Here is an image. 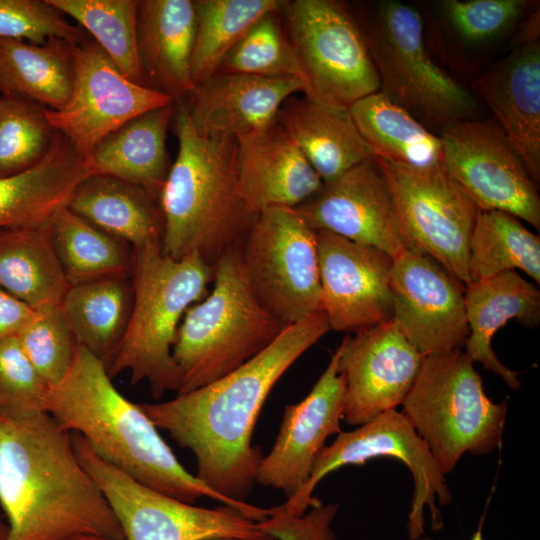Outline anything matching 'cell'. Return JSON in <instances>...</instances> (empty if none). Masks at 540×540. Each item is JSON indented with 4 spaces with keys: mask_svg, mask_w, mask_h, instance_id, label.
I'll use <instances>...</instances> for the list:
<instances>
[{
    "mask_svg": "<svg viewBox=\"0 0 540 540\" xmlns=\"http://www.w3.org/2000/svg\"><path fill=\"white\" fill-rule=\"evenodd\" d=\"M356 18L380 80V91L426 128L474 119L476 97L430 57L419 12L396 0L368 4Z\"/></svg>",
    "mask_w": 540,
    "mask_h": 540,
    "instance_id": "ba28073f",
    "label": "cell"
},
{
    "mask_svg": "<svg viewBox=\"0 0 540 540\" xmlns=\"http://www.w3.org/2000/svg\"><path fill=\"white\" fill-rule=\"evenodd\" d=\"M339 356L338 347L310 393L285 407L275 443L259 464L256 482L287 499L308 481L326 439L342 431L345 379L338 373Z\"/></svg>",
    "mask_w": 540,
    "mask_h": 540,
    "instance_id": "ffe728a7",
    "label": "cell"
},
{
    "mask_svg": "<svg viewBox=\"0 0 540 540\" xmlns=\"http://www.w3.org/2000/svg\"><path fill=\"white\" fill-rule=\"evenodd\" d=\"M330 327L317 310L286 326L257 356L227 375L160 403L139 404L158 429L195 456V476L218 494L245 502L262 449L252 445L259 413L273 386Z\"/></svg>",
    "mask_w": 540,
    "mask_h": 540,
    "instance_id": "6da1fadb",
    "label": "cell"
},
{
    "mask_svg": "<svg viewBox=\"0 0 540 540\" xmlns=\"http://www.w3.org/2000/svg\"><path fill=\"white\" fill-rule=\"evenodd\" d=\"M443 165L479 210H498L540 228L537 184L495 119L440 129Z\"/></svg>",
    "mask_w": 540,
    "mask_h": 540,
    "instance_id": "5bb4252c",
    "label": "cell"
},
{
    "mask_svg": "<svg viewBox=\"0 0 540 540\" xmlns=\"http://www.w3.org/2000/svg\"><path fill=\"white\" fill-rule=\"evenodd\" d=\"M71 436L79 461L104 494L124 540H203L262 533L256 521L232 507H199L141 484L100 458L81 435Z\"/></svg>",
    "mask_w": 540,
    "mask_h": 540,
    "instance_id": "7c38bea8",
    "label": "cell"
},
{
    "mask_svg": "<svg viewBox=\"0 0 540 540\" xmlns=\"http://www.w3.org/2000/svg\"><path fill=\"white\" fill-rule=\"evenodd\" d=\"M402 406L445 475L464 454L487 455L501 444L506 401L495 403L487 396L462 348L424 356Z\"/></svg>",
    "mask_w": 540,
    "mask_h": 540,
    "instance_id": "52a82bcc",
    "label": "cell"
},
{
    "mask_svg": "<svg viewBox=\"0 0 540 540\" xmlns=\"http://www.w3.org/2000/svg\"><path fill=\"white\" fill-rule=\"evenodd\" d=\"M0 37L34 44L60 38L76 44L89 35L49 0H0Z\"/></svg>",
    "mask_w": 540,
    "mask_h": 540,
    "instance_id": "60d3db41",
    "label": "cell"
},
{
    "mask_svg": "<svg viewBox=\"0 0 540 540\" xmlns=\"http://www.w3.org/2000/svg\"><path fill=\"white\" fill-rule=\"evenodd\" d=\"M58 132L45 108L17 96H0V177L23 173L49 153Z\"/></svg>",
    "mask_w": 540,
    "mask_h": 540,
    "instance_id": "74e56055",
    "label": "cell"
},
{
    "mask_svg": "<svg viewBox=\"0 0 540 540\" xmlns=\"http://www.w3.org/2000/svg\"><path fill=\"white\" fill-rule=\"evenodd\" d=\"M36 310L0 287V340L17 337Z\"/></svg>",
    "mask_w": 540,
    "mask_h": 540,
    "instance_id": "f6af8a7d",
    "label": "cell"
},
{
    "mask_svg": "<svg viewBox=\"0 0 540 540\" xmlns=\"http://www.w3.org/2000/svg\"><path fill=\"white\" fill-rule=\"evenodd\" d=\"M74 82L68 101L45 108L56 132L85 159L108 134L132 118L173 101L125 77L90 37L73 44Z\"/></svg>",
    "mask_w": 540,
    "mask_h": 540,
    "instance_id": "9a60e30c",
    "label": "cell"
},
{
    "mask_svg": "<svg viewBox=\"0 0 540 540\" xmlns=\"http://www.w3.org/2000/svg\"><path fill=\"white\" fill-rule=\"evenodd\" d=\"M74 19L116 65L142 85L136 46L137 0H49ZM146 87V86H145Z\"/></svg>",
    "mask_w": 540,
    "mask_h": 540,
    "instance_id": "8d00e7d4",
    "label": "cell"
},
{
    "mask_svg": "<svg viewBox=\"0 0 540 540\" xmlns=\"http://www.w3.org/2000/svg\"><path fill=\"white\" fill-rule=\"evenodd\" d=\"M280 13L305 78L304 96L349 108L380 90V80L352 12L334 0L285 1Z\"/></svg>",
    "mask_w": 540,
    "mask_h": 540,
    "instance_id": "9c48e42d",
    "label": "cell"
},
{
    "mask_svg": "<svg viewBox=\"0 0 540 540\" xmlns=\"http://www.w3.org/2000/svg\"><path fill=\"white\" fill-rule=\"evenodd\" d=\"M51 241L70 285L110 276H131L133 248L68 207L50 223Z\"/></svg>",
    "mask_w": 540,
    "mask_h": 540,
    "instance_id": "836d02e7",
    "label": "cell"
},
{
    "mask_svg": "<svg viewBox=\"0 0 540 540\" xmlns=\"http://www.w3.org/2000/svg\"><path fill=\"white\" fill-rule=\"evenodd\" d=\"M295 208L316 232H332L392 258L412 248L388 178L375 157L323 183Z\"/></svg>",
    "mask_w": 540,
    "mask_h": 540,
    "instance_id": "e0dca14e",
    "label": "cell"
},
{
    "mask_svg": "<svg viewBox=\"0 0 540 540\" xmlns=\"http://www.w3.org/2000/svg\"><path fill=\"white\" fill-rule=\"evenodd\" d=\"M73 44L50 38L42 44L0 37V96H17L60 109L74 82Z\"/></svg>",
    "mask_w": 540,
    "mask_h": 540,
    "instance_id": "1f68e13d",
    "label": "cell"
},
{
    "mask_svg": "<svg viewBox=\"0 0 540 540\" xmlns=\"http://www.w3.org/2000/svg\"><path fill=\"white\" fill-rule=\"evenodd\" d=\"M213 289L186 311L172 355L183 394L239 368L265 350L286 328L256 296L240 251L214 266Z\"/></svg>",
    "mask_w": 540,
    "mask_h": 540,
    "instance_id": "8992f818",
    "label": "cell"
},
{
    "mask_svg": "<svg viewBox=\"0 0 540 540\" xmlns=\"http://www.w3.org/2000/svg\"><path fill=\"white\" fill-rule=\"evenodd\" d=\"M236 143L240 193L255 215L270 207H297L323 185L276 120Z\"/></svg>",
    "mask_w": 540,
    "mask_h": 540,
    "instance_id": "603a6c76",
    "label": "cell"
},
{
    "mask_svg": "<svg viewBox=\"0 0 540 540\" xmlns=\"http://www.w3.org/2000/svg\"><path fill=\"white\" fill-rule=\"evenodd\" d=\"M348 109L360 134L377 157L411 167L443 164L439 135L380 90L359 99Z\"/></svg>",
    "mask_w": 540,
    "mask_h": 540,
    "instance_id": "d6a6232c",
    "label": "cell"
},
{
    "mask_svg": "<svg viewBox=\"0 0 540 540\" xmlns=\"http://www.w3.org/2000/svg\"><path fill=\"white\" fill-rule=\"evenodd\" d=\"M239 251L256 296L282 323L319 310L317 232L295 207L261 211Z\"/></svg>",
    "mask_w": 540,
    "mask_h": 540,
    "instance_id": "8fae6325",
    "label": "cell"
},
{
    "mask_svg": "<svg viewBox=\"0 0 540 540\" xmlns=\"http://www.w3.org/2000/svg\"><path fill=\"white\" fill-rule=\"evenodd\" d=\"M276 122L323 183L376 156L348 108L324 105L306 96H291L279 109Z\"/></svg>",
    "mask_w": 540,
    "mask_h": 540,
    "instance_id": "484cf974",
    "label": "cell"
},
{
    "mask_svg": "<svg viewBox=\"0 0 540 540\" xmlns=\"http://www.w3.org/2000/svg\"><path fill=\"white\" fill-rule=\"evenodd\" d=\"M321 310L330 330L354 332L393 317V258L372 246L317 231Z\"/></svg>",
    "mask_w": 540,
    "mask_h": 540,
    "instance_id": "ac0fdd59",
    "label": "cell"
},
{
    "mask_svg": "<svg viewBox=\"0 0 540 540\" xmlns=\"http://www.w3.org/2000/svg\"><path fill=\"white\" fill-rule=\"evenodd\" d=\"M390 457L410 470L414 491L407 520L409 539L424 535V511L427 507L433 531L442 529L443 517L436 505L452 501L445 474L441 471L426 443L418 436L402 412L388 410L353 431H341L336 439L319 453L306 484L282 504L290 515L299 516L320 500L313 497L318 483L329 473L347 465Z\"/></svg>",
    "mask_w": 540,
    "mask_h": 540,
    "instance_id": "30bf717a",
    "label": "cell"
},
{
    "mask_svg": "<svg viewBox=\"0 0 540 540\" xmlns=\"http://www.w3.org/2000/svg\"><path fill=\"white\" fill-rule=\"evenodd\" d=\"M393 317L423 356L462 348L469 335L465 284L429 255L409 248L393 258Z\"/></svg>",
    "mask_w": 540,
    "mask_h": 540,
    "instance_id": "2e32d148",
    "label": "cell"
},
{
    "mask_svg": "<svg viewBox=\"0 0 540 540\" xmlns=\"http://www.w3.org/2000/svg\"><path fill=\"white\" fill-rule=\"evenodd\" d=\"M338 508V504L319 501L302 515L294 516L279 505L270 508L269 515L257 524L276 540H338L332 528Z\"/></svg>",
    "mask_w": 540,
    "mask_h": 540,
    "instance_id": "ee69618b",
    "label": "cell"
},
{
    "mask_svg": "<svg viewBox=\"0 0 540 540\" xmlns=\"http://www.w3.org/2000/svg\"><path fill=\"white\" fill-rule=\"evenodd\" d=\"M173 119L178 153L159 197L162 251L176 260L195 254L214 268L240 248L257 215L240 193L236 139L199 135L181 102Z\"/></svg>",
    "mask_w": 540,
    "mask_h": 540,
    "instance_id": "277c9868",
    "label": "cell"
},
{
    "mask_svg": "<svg viewBox=\"0 0 540 540\" xmlns=\"http://www.w3.org/2000/svg\"><path fill=\"white\" fill-rule=\"evenodd\" d=\"M45 411L104 461L151 489L188 504L208 497L256 522L268 514V508L218 494L188 472L140 405L114 386L105 363L81 346L67 375L49 389Z\"/></svg>",
    "mask_w": 540,
    "mask_h": 540,
    "instance_id": "3957f363",
    "label": "cell"
},
{
    "mask_svg": "<svg viewBox=\"0 0 540 540\" xmlns=\"http://www.w3.org/2000/svg\"><path fill=\"white\" fill-rule=\"evenodd\" d=\"M79 540H112V539L91 536V537H84Z\"/></svg>",
    "mask_w": 540,
    "mask_h": 540,
    "instance_id": "681fc988",
    "label": "cell"
},
{
    "mask_svg": "<svg viewBox=\"0 0 540 540\" xmlns=\"http://www.w3.org/2000/svg\"><path fill=\"white\" fill-rule=\"evenodd\" d=\"M0 287L36 311L60 306L70 284L50 224L0 228Z\"/></svg>",
    "mask_w": 540,
    "mask_h": 540,
    "instance_id": "f546056e",
    "label": "cell"
},
{
    "mask_svg": "<svg viewBox=\"0 0 540 540\" xmlns=\"http://www.w3.org/2000/svg\"><path fill=\"white\" fill-rule=\"evenodd\" d=\"M279 12L260 18L225 55L217 71L294 77L305 83L299 58L279 21Z\"/></svg>",
    "mask_w": 540,
    "mask_h": 540,
    "instance_id": "f35d334b",
    "label": "cell"
},
{
    "mask_svg": "<svg viewBox=\"0 0 540 540\" xmlns=\"http://www.w3.org/2000/svg\"><path fill=\"white\" fill-rule=\"evenodd\" d=\"M470 282L520 269L540 284V238L520 219L479 210L469 240Z\"/></svg>",
    "mask_w": 540,
    "mask_h": 540,
    "instance_id": "e575fe53",
    "label": "cell"
},
{
    "mask_svg": "<svg viewBox=\"0 0 540 540\" xmlns=\"http://www.w3.org/2000/svg\"><path fill=\"white\" fill-rule=\"evenodd\" d=\"M203 540H276L271 535L264 533L262 531L261 534L254 536V537H227V536H219V537H211L206 538Z\"/></svg>",
    "mask_w": 540,
    "mask_h": 540,
    "instance_id": "bcb514c9",
    "label": "cell"
},
{
    "mask_svg": "<svg viewBox=\"0 0 540 540\" xmlns=\"http://www.w3.org/2000/svg\"><path fill=\"white\" fill-rule=\"evenodd\" d=\"M339 348L338 373L345 379L343 419L358 426L402 405L424 357L393 319L345 337Z\"/></svg>",
    "mask_w": 540,
    "mask_h": 540,
    "instance_id": "d6986e66",
    "label": "cell"
},
{
    "mask_svg": "<svg viewBox=\"0 0 540 540\" xmlns=\"http://www.w3.org/2000/svg\"><path fill=\"white\" fill-rule=\"evenodd\" d=\"M304 91V81L294 77L217 71L180 102L199 135L237 140L272 124L283 103Z\"/></svg>",
    "mask_w": 540,
    "mask_h": 540,
    "instance_id": "44dd1931",
    "label": "cell"
},
{
    "mask_svg": "<svg viewBox=\"0 0 540 540\" xmlns=\"http://www.w3.org/2000/svg\"><path fill=\"white\" fill-rule=\"evenodd\" d=\"M0 506L7 540H124L104 494L75 453L71 433L46 411L0 414Z\"/></svg>",
    "mask_w": 540,
    "mask_h": 540,
    "instance_id": "7a4b0ae2",
    "label": "cell"
},
{
    "mask_svg": "<svg viewBox=\"0 0 540 540\" xmlns=\"http://www.w3.org/2000/svg\"><path fill=\"white\" fill-rule=\"evenodd\" d=\"M483 522H484V517L481 518L476 531L474 532V534L469 540H485L483 537ZM407 540H433V539L428 536L423 535L415 539L408 538Z\"/></svg>",
    "mask_w": 540,
    "mask_h": 540,
    "instance_id": "7dc6e473",
    "label": "cell"
},
{
    "mask_svg": "<svg viewBox=\"0 0 540 540\" xmlns=\"http://www.w3.org/2000/svg\"><path fill=\"white\" fill-rule=\"evenodd\" d=\"M282 0H196L191 73L195 85L215 73L225 55L263 16L280 11Z\"/></svg>",
    "mask_w": 540,
    "mask_h": 540,
    "instance_id": "d590c367",
    "label": "cell"
},
{
    "mask_svg": "<svg viewBox=\"0 0 540 540\" xmlns=\"http://www.w3.org/2000/svg\"><path fill=\"white\" fill-rule=\"evenodd\" d=\"M196 14L192 0L138 2L136 46L144 86L183 101L195 87L191 57Z\"/></svg>",
    "mask_w": 540,
    "mask_h": 540,
    "instance_id": "cb8c5ba5",
    "label": "cell"
},
{
    "mask_svg": "<svg viewBox=\"0 0 540 540\" xmlns=\"http://www.w3.org/2000/svg\"><path fill=\"white\" fill-rule=\"evenodd\" d=\"M385 172L413 249L465 285L470 283L469 240L479 208L443 164L411 167L375 156Z\"/></svg>",
    "mask_w": 540,
    "mask_h": 540,
    "instance_id": "4fadbf2b",
    "label": "cell"
},
{
    "mask_svg": "<svg viewBox=\"0 0 540 540\" xmlns=\"http://www.w3.org/2000/svg\"><path fill=\"white\" fill-rule=\"evenodd\" d=\"M9 527L6 523L0 520V540H7Z\"/></svg>",
    "mask_w": 540,
    "mask_h": 540,
    "instance_id": "c3c4849f",
    "label": "cell"
},
{
    "mask_svg": "<svg viewBox=\"0 0 540 540\" xmlns=\"http://www.w3.org/2000/svg\"><path fill=\"white\" fill-rule=\"evenodd\" d=\"M67 207L132 248L162 242L164 220L159 197L139 185L92 174L78 185Z\"/></svg>",
    "mask_w": 540,
    "mask_h": 540,
    "instance_id": "f1b7e54d",
    "label": "cell"
},
{
    "mask_svg": "<svg viewBox=\"0 0 540 540\" xmlns=\"http://www.w3.org/2000/svg\"><path fill=\"white\" fill-rule=\"evenodd\" d=\"M464 304L469 329L465 353L474 363L501 377L511 389H519V373L499 361L491 341L511 319L526 327L539 325V290L515 270L506 271L466 284Z\"/></svg>",
    "mask_w": 540,
    "mask_h": 540,
    "instance_id": "d4e9b609",
    "label": "cell"
},
{
    "mask_svg": "<svg viewBox=\"0 0 540 540\" xmlns=\"http://www.w3.org/2000/svg\"><path fill=\"white\" fill-rule=\"evenodd\" d=\"M90 175L86 159L58 133L51 150L36 166L0 177V228L50 224Z\"/></svg>",
    "mask_w": 540,
    "mask_h": 540,
    "instance_id": "4316f807",
    "label": "cell"
},
{
    "mask_svg": "<svg viewBox=\"0 0 540 540\" xmlns=\"http://www.w3.org/2000/svg\"><path fill=\"white\" fill-rule=\"evenodd\" d=\"M17 338L27 358L50 388L67 375L79 347L60 306L37 310Z\"/></svg>",
    "mask_w": 540,
    "mask_h": 540,
    "instance_id": "ab89813d",
    "label": "cell"
},
{
    "mask_svg": "<svg viewBox=\"0 0 540 540\" xmlns=\"http://www.w3.org/2000/svg\"><path fill=\"white\" fill-rule=\"evenodd\" d=\"M133 298L131 276H110L70 285L60 304L78 345L106 367L125 335Z\"/></svg>",
    "mask_w": 540,
    "mask_h": 540,
    "instance_id": "4dcf8cb0",
    "label": "cell"
},
{
    "mask_svg": "<svg viewBox=\"0 0 540 540\" xmlns=\"http://www.w3.org/2000/svg\"><path fill=\"white\" fill-rule=\"evenodd\" d=\"M49 389L18 338L0 340V414L21 417L45 411Z\"/></svg>",
    "mask_w": 540,
    "mask_h": 540,
    "instance_id": "b9f144b4",
    "label": "cell"
},
{
    "mask_svg": "<svg viewBox=\"0 0 540 540\" xmlns=\"http://www.w3.org/2000/svg\"><path fill=\"white\" fill-rule=\"evenodd\" d=\"M526 5L522 0H448L442 6L447 20L462 40L484 43L510 28Z\"/></svg>",
    "mask_w": 540,
    "mask_h": 540,
    "instance_id": "7bdbcfd3",
    "label": "cell"
},
{
    "mask_svg": "<svg viewBox=\"0 0 540 540\" xmlns=\"http://www.w3.org/2000/svg\"><path fill=\"white\" fill-rule=\"evenodd\" d=\"M174 113L172 102L146 111L108 134L86 158L92 174L128 181L160 197L172 165L167 131Z\"/></svg>",
    "mask_w": 540,
    "mask_h": 540,
    "instance_id": "83f0119b",
    "label": "cell"
},
{
    "mask_svg": "<svg viewBox=\"0 0 540 540\" xmlns=\"http://www.w3.org/2000/svg\"><path fill=\"white\" fill-rule=\"evenodd\" d=\"M473 90L493 112L495 121L538 184L540 181V44H520L476 77Z\"/></svg>",
    "mask_w": 540,
    "mask_h": 540,
    "instance_id": "7402d4cb",
    "label": "cell"
},
{
    "mask_svg": "<svg viewBox=\"0 0 540 540\" xmlns=\"http://www.w3.org/2000/svg\"><path fill=\"white\" fill-rule=\"evenodd\" d=\"M213 278L214 268L198 255L172 259L161 241L133 248L132 312L106 367L109 376L129 372L131 384L147 381L155 399L167 391L178 393L181 373L172 355L177 330L189 307L207 295Z\"/></svg>",
    "mask_w": 540,
    "mask_h": 540,
    "instance_id": "5b68a950",
    "label": "cell"
}]
</instances>
